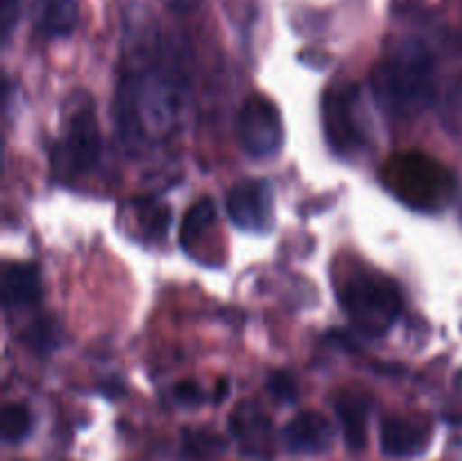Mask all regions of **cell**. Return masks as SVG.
<instances>
[{"label": "cell", "mask_w": 462, "mask_h": 461, "mask_svg": "<svg viewBox=\"0 0 462 461\" xmlns=\"http://www.w3.org/2000/svg\"><path fill=\"white\" fill-rule=\"evenodd\" d=\"M373 90L395 116H418L436 95V61L429 45L404 39L374 66Z\"/></svg>", "instance_id": "obj_1"}, {"label": "cell", "mask_w": 462, "mask_h": 461, "mask_svg": "<svg viewBox=\"0 0 462 461\" xmlns=\"http://www.w3.org/2000/svg\"><path fill=\"white\" fill-rule=\"evenodd\" d=\"M382 179L402 203L420 212L442 211L456 194L454 172L422 152L391 156L383 165Z\"/></svg>", "instance_id": "obj_2"}, {"label": "cell", "mask_w": 462, "mask_h": 461, "mask_svg": "<svg viewBox=\"0 0 462 461\" xmlns=\"http://www.w3.org/2000/svg\"><path fill=\"white\" fill-rule=\"evenodd\" d=\"M176 116V90L162 71L131 77L122 90L120 127L125 138L165 134Z\"/></svg>", "instance_id": "obj_3"}, {"label": "cell", "mask_w": 462, "mask_h": 461, "mask_svg": "<svg viewBox=\"0 0 462 461\" xmlns=\"http://www.w3.org/2000/svg\"><path fill=\"white\" fill-rule=\"evenodd\" d=\"M341 306L352 324L370 337L386 334L402 316L400 289L386 276L356 271L341 289Z\"/></svg>", "instance_id": "obj_4"}, {"label": "cell", "mask_w": 462, "mask_h": 461, "mask_svg": "<svg viewBox=\"0 0 462 461\" xmlns=\"http://www.w3.org/2000/svg\"><path fill=\"white\" fill-rule=\"evenodd\" d=\"M237 140L255 161L278 156L284 145L282 113L264 95H251L237 113Z\"/></svg>", "instance_id": "obj_5"}, {"label": "cell", "mask_w": 462, "mask_h": 461, "mask_svg": "<svg viewBox=\"0 0 462 461\" xmlns=\"http://www.w3.org/2000/svg\"><path fill=\"white\" fill-rule=\"evenodd\" d=\"M361 93L356 86L341 84L329 89L323 99L325 136L338 154H352L368 140L364 113L359 108Z\"/></svg>", "instance_id": "obj_6"}, {"label": "cell", "mask_w": 462, "mask_h": 461, "mask_svg": "<svg viewBox=\"0 0 462 461\" xmlns=\"http://www.w3.org/2000/svg\"><path fill=\"white\" fill-rule=\"evenodd\" d=\"M230 221L242 230H266L273 221V193L262 179H244L226 197Z\"/></svg>", "instance_id": "obj_7"}, {"label": "cell", "mask_w": 462, "mask_h": 461, "mask_svg": "<svg viewBox=\"0 0 462 461\" xmlns=\"http://www.w3.org/2000/svg\"><path fill=\"white\" fill-rule=\"evenodd\" d=\"M99 149H102V136H99L97 118H95L93 108H81L68 122L66 136L57 152L59 158L66 170L79 174L97 163Z\"/></svg>", "instance_id": "obj_8"}, {"label": "cell", "mask_w": 462, "mask_h": 461, "mask_svg": "<svg viewBox=\"0 0 462 461\" xmlns=\"http://www.w3.org/2000/svg\"><path fill=\"white\" fill-rule=\"evenodd\" d=\"M379 441H382L383 455L409 459V456H418L427 452L429 443H431V428L418 419L388 416L382 423Z\"/></svg>", "instance_id": "obj_9"}, {"label": "cell", "mask_w": 462, "mask_h": 461, "mask_svg": "<svg viewBox=\"0 0 462 461\" xmlns=\"http://www.w3.org/2000/svg\"><path fill=\"white\" fill-rule=\"evenodd\" d=\"M284 446L296 455H319L332 446V425L319 411H302L293 416L282 429Z\"/></svg>", "instance_id": "obj_10"}, {"label": "cell", "mask_w": 462, "mask_h": 461, "mask_svg": "<svg viewBox=\"0 0 462 461\" xmlns=\"http://www.w3.org/2000/svg\"><path fill=\"white\" fill-rule=\"evenodd\" d=\"M43 296L41 271L30 262H9L3 269V306L12 307L34 306Z\"/></svg>", "instance_id": "obj_11"}, {"label": "cell", "mask_w": 462, "mask_h": 461, "mask_svg": "<svg viewBox=\"0 0 462 461\" xmlns=\"http://www.w3.org/2000/svg\"><path fill=\"white\" fill-rule=\"evenodd\" d=\"M230 429L242 447L253 455H269L271 420L251 402H242L230 416Z\"/></svg>", "instance_id": "obj_12"}, {"label": "cell", "mask_w": 462, "mask_h": 461, "mask_svg": "<svg viewBox=\"0 0 462 461\" xmlns=\"http://www.w3.org/2000/svg\"><path fill=\"white\" fill-rule=\"evenodd\" d=\"M334 409H337L347 447L355 452L364 450L368 443V398L359 396V393H341L334 402Z\"/></svg>", "instance_id": "obj_13"}, {"label": "cell", "mask_w": 462, "mask_h": 461, "mask_svg": "<svg viewBox=\"0 0 462 461\" xmlns=\"http://www.w3.org/2000/svg\"><path fill=\"white\" fill-rule=\"evenodd\" d=\"M79 23L77 0H41L36 12V32L45 39H66Z\"/></svg>", "instance_id": "obj_14"}, {"label": "cell", "mask_w": 462, "mask_h": 461, "mask_svg": "<svg viewBox=\"0 0 462 461\" xmlns=\"http://www.w3.org/2000/svg\"><path fill=\"white\" fill-rule=\"evenodd\" d=\"M217 220V208L215 202L208 197L199 199L183 217V224H180V233H179V242L183 249H192L199 240L203 238L206 229H210Z\"/></svg>", "instance_id": "obj_15"}, {"label": "cell", "mask_w": 462, "mask_h": 461, "mask_svg": "<svg viewBox=\"0 0 462 461\" xmlns=\"http://www.w3.org/2000/svg\"><path fill=\"white\" fill-rule=\"evenodd\" d=\"M0 428H3V438L7 443H18L32 432V414L25 405H5L3 419H0Z\"/></svg>", "instance_id": "obj_16"}, {"label": "cell", "mask_w": 462, "mask_h": 461, "mask_svg": "<svg viewBox=\"0 0 462 461\" xmlns=\"http://www.w3.org/2000/svg\"><path fill=\"white\" fill-rule=\"evenodd\" d=\"M138 217L144 229V235L149 240L165 238L167 226H170V211H167V206L158 202H143L140 203Z\"/></svg>", "instance_id": "obj_17"}, {"label": "cell", "mask_w": 462, "mask_h": 461, "mask_svg": "<svg viewBox=\"0 0 462 461\" xmlns=\"http://www.w3.org/2000/svg\"><path fill=\"white\" fill-rule=\"evenodd\" d=\"M266 389L282 405L298 400V384L293 375L287 373V371H271L269 380H266Z\"/></svg>", "instance_id": "obj_18"}, {"label": "cell", "mask_w": 462, "mask_h": 461, "mask_svg": "<svg viewBox=\"0 0 462 461\" xmlns=\"http://www.w3.org/2000/svg\"><path fill=\"white\" fill-rule=\"evenodd\" d=\"M54 324L52 321H36L25 333V343L36 353H45L54 346Z\"/></svg>", "instance_id": "obj_19"}, {"label": "cell", "mask_w": 462, "mask_h": 461, "mask_svg": "<svg viewBox=\"0 0 462 461\" xmlns=\"http://www.w3.org/2000/svg\"><path fill=\"white\" fill-rule=\"evenodd\" d=\"M18 14H21V0H0V32H3L5 43L16 25Z\"/></svg>", "instance_id": "obj_20"}, {"label": "cell", "mask_w": 462, "mask_h": 461, "mask_svg": "<svg viewBox=\"0 0 462 461\" xmlns=\"http://www.w3.org/2000/svg\"><path fill=\"white\" fill-rule=\"evenodd\" d=\"M174 398L180 402V405H189V407L201 405V402H203L201 389H199L194 382H189V380H185V382L176 384V387H174Z\"/></svg>", "instance_id": "obj_21"}, {"label": "cell", "mask_w": 462, "mask_h": 461, "mask_svg": "<svg viewBox=\"0 0 462 461\" xmlns=\"http://www.w3.org/2000/svg\"><path fill=\"white\" fill-rule=\"evenodd\" d=\"M167 7L174 9V12L179 14H188L192 12V9L199 7V0H165Z\"/></svg>", "instance_id": "obj_22"}]
</instances>
